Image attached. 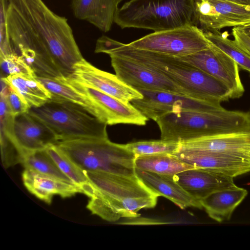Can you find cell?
<instances>
[{
	"label": "cell",
	"mask_w": 250,
	"mask_h": 250,
	"mask_svg": "<svg viewBox=\"0 0 250 250\" xmlns=\"http://www.w3.org/2000/svg\"><path fill=\"white\" fill-rule=\"evenodd\" d=\"M43 44L53 63L64 77L83 59L67 20L51 10L42 0H7Z\"/></svg>",
	"instance_id": "obj_3"
},
{
	"label": "cell",
	"mask_w": 250,
	"mask_h": 250,
	"mask_svg": "<svg viewBox=\"0 0 250 250\" xmlns=\"http://www.w3.org/2000/svg\"><path fill=\"white\" fill-rule=\"evenodd\" d=\"M36 78L51 93L52 96L79 104L97 118L95 106L83 94L56 79L41 77Z\"/></svg>",
	"instance_id": "obj_26"
},
{
	"label": "cell",
	"mask_w": 250,
	"mask_h": 250,
	"mask_svg": "<svg viewBox=\"0 0 250 250\" xmlns=\"http://www.w3.org/2000/svg\"><path fill=\"white\" fill-rule=\"evenodd\" d=\"M9 41L14 52L21 56L36 77H62L51 61L43 44L21 16L8 4L6 17Z\"/></svg>",
	"instance_id": "obj_8"
},
{
	"label": "cell",
	"mask_w": 250,
	"mask_h": 250,
	"mask_svg": "<svg viewBox=\"0 0 250 250\" xmlns=\"http://www.w3.org/2000/svg\"><path fill=\"white\" fill-rule=\"evenodd\" d=\"M232 35L236 44L250 55V37L241 27L232 29Z\"/></svg>",
	"instance_id": "obj_35"
},
{
	"label": "cell",
	"mask_w": 250,
	"mask_h": 250,
	"mask_svg": "<svg viewBox=\"0 0 250 250\" xmlns=\"http://www.w3.org/2000/svg\"><path fill=\"white\" fill-rule=\"evenodd\" d=\"M6 136L24 157L33 152L46 149L59 141L44 123L28 112L14 117L12 124L0 137Z\"/></svg>",
	"instance_id": "obj_15"
},
{
	"label": "cell",
	"mask_w": 250,
	"mask_h": 250,
	"mask_svg": "<svg viewBox=\"0 0 250 250\" xmlns=\"http://www.w3.org/2000/svg\"><path fill=\"white\" fill-rule=\"evenodd\" d=\"M135 167L141 170L171 176L194 168L173 154L163 153L137 156Z\"/></svg>",
	"instance_id": "obj_25"
},
{
	"label": "cell",
	"mask_w": 250,
	"mask_h": 250,
	"mask_svg": "<svg viewBox=\"0 0 250 250\" xmlns=\"http://www.w3.org/2000/svg\"><path fill=\"white\" fill-rule=\"evenodd\" d=\"M21 176L28 191L47 204L51 203L54 195L64 198L82 193L79 186L31 169L24 168Z\"/></svg>",
	"instance_id": "obj_21"
},
{
	"label": "cell",
	"mask_w": 250,
	"mask_h": 250,
	"mask_svg": "<svg viewBox=\"0 0 250 250\" xmlns=\"http://www.w3.org/2000/svg\"><path fill=\"white\" fill-rule=\"evenodd\" d=\"M56 79L89 99L96 109L97 118L107 125L123 124L145 125L148 120L130 103L122 102L72 77Z\"/></svg>",
	"instance_id": "obj_10"
},
{
	"label": "cell",
	"mask_w": 250,
	"mask_h": 250,
	"mask_svg": "<svg viewBox=\"0 0 250 250\" xmlns=\"http://www.w3.org/2000/svg\"><path fill=\"white\" fill-rule=\"evenodd\" d=\"M137 177L151 191L172 201L181 209H201L200 201L190 196L176 182L174 176L158 174L135 168Z\"/></svg>",
	"instance_id": "obj_20"
},
{
	"label": "cell",
	"mask_w": 250,
	"mask_h": 250,
	"mask_svg": "<svg viewBox=\"0 0 250 250\" xmlns=\"http://www.w3.org/2000/svg\"><path fill=\"white\" fill-rule=\"evenodd\" d=\"M243 30L250 37V30H244L243 29Z\"/></svg>",
	"instance_id": "obj_37"
},
{
	"label": "cell",
	"mask_w": 250,
	"mask_h": 250,
	"mask_svg": "<svg viewBox=\"0 0 250 250\" xmlns=\"http://www.w3.org/2000/svg\"><path fill=\"white\" fill-rule=\"evenodd\" d=\"M28 112L47 125L59 142L108 138L106 124L82 106L55 96Z\"/></svg>",
	"instance_id": "obj_6"
},
{
	"label": "cell",
	"mask_w": 250,
	"mask_h": 250,
	"mask_svg": "<svg viewBox=\"0 0 250 250\" xmlns=\"http://www.w3.org/2000/svg\"><path fill=\"white\" fill-rule=\"evenodd\" d=\"M128 44L137 49L177 57L208 48L210 42L201 28L190 25L154 32Z\"/></svg>",
	"instance_id": "obj_9"
},
{
	"label": "cell",
	"mask_w": 250,
	"mask_h": 250,
	"mask_svg": "<svg viewBox=\"0 0 250 250\" xmlns=\"http://www.w3.org/2000/svg\"><path fill=\"white\" fill-rule=\"evenodd\" d=\"M46 150L60 170L74 184L80 187L88 180L85 172L77 166L57 144L50 146Z\"/></svg>",
	"instance_id": "obj_29"
},
{
	"label": "cell",
	"mask_w": 250,
	"mask_h": 250,
	"mask_svg": "<svg viewBox=\"0 0 250 250\" xmlns=\"http://www.w3.org/2000/svg\"><path fill=\"white\" fill-rule=\"evenodd\" d=\"M104 53L134 60L160 72L192 98L220 103L230 98V91L223 83L177 57L137 49L116 40Z\"/></svg>",
	"instance_id": "obj_2"
},
{
	"label": "cell",
	"mask_w": 250,
	"mask_h": 250,
	"mask_svg": "<svg viewBox=\"0 0 250 250\" xmlns=\"http://www.w3.org/2000/svg\"><path fill=\"white\" fill-rule=\"evenodd\" d=\"M15 90L30 108L38 107L52 98V94L36 77L15 74L1 77Z\"/></svg>",
	"instance_id": "obj_24"
},
{
	"label": "cell",
	"mask_w": 250,
	"mask_h": 250,
	"mask_svg": "<svg viewBox=\"0 0 250 250\" xmlns=\"http://www.w3.org/2000/svg\"><path fill=\"white\" fill-rule=\"evenodd\" d=\"M21 164L24 168L72 183L60 170L46 149L36 151L25 155Z\"/></svg>",
	"instance_id": "obj_28"
},
{
	"label": "cell",
	"mask_w": 250,
	"mask_h": 250,
	"mask_svg": "<svg viewBox=\"0 0 250 250\" xmlns=\"http://www.w3.org/2000/svg\"><path fill=\"white\" fill-rule=\"evenodd\" d=\"M122 0H71V7L75 18L107 32L114 22L118 5Z\"/></svg>",
	"instance_id": "obj_22"
},
{
	"label": "cell",
	"mask_w": 250,
	"mask_h": 250,
	"mask_svg": "<svg viewBox=\"0 0 250 250\" xmlns=\"http://www.w3.org/2000/svg\"><path fill=\"white\" fill-rule=\"evenodd\" d=\"M143 98L130 103L148 119L154 121L168 112L177 111H218L225 109L221 103L193 99L186 96L160 91L138 90Z\"/></svg>",
	"instance_id": "obj_13"
},
{
	"label": "cell",
	"mask_w": 250,
	"mask_h": 250,
	"mask_svg": "<svg viewBox=\"0 0 250 250\" xmlns=\"http://www.w3.org/2000/svg\"><path fill=\"white\" fill-rule=\"evenodd\" d=\"M180 146L250 160V130L202 137L181 143Z\"/></svg>",
	"instance_id": "obj_18"
},
{
	"label": "cell",
	"mask_w": 250,
	"mask_h": 250,
	"mask_svg": "<svg viewBox=\"0 0 250 250\" xmlns=\"http://www.w3.org/2000/svg\"><path fill=\"white\" fill-rule=\"evenodd\" d=\"M109 56L116 75L133 88L169 92L191 98L188 91L160 72L128 58L112 54Z\"/></svg>",
	"instance_id": "obj_12"
},
{
	"label": "cell",
	"mask_w": 250,
	"mask_h": 250,
	"mask_svg": "<svg viewBox=\"0 0 250 250\" xmlns=\"http://www.w3.org/2000/svg\"><path fill=\"white\" fill-rule=\"evenodd\" d=\"M71 77L125 103L143 98L139 91L126 84L116 74L97 68L84 58L75 65Z\"/></svg>",
	"instance_id": "obj_16"
},
{
	"label": "cell",
	"mask_w": 250,
	"mask_h": 250,
	"mask_svg": "<svg viewBox=\"0 0 250 250\" xmlns=\"http://www.w3.org/2000/svg\"><path fill=\"white\" fill-rule=\"evenodd\" d=\"M248 194L247 190L235 186L215 191L200 202L208 215L218 222L230 219L236 207Z\"/></svg>",
	"instance_id": "obj_23"
},
{
	"label": "cell",
	"mask_w": 250,
	"mask_h": 250,
	"mask_svg": "<svg viewBox=\"0 0 250 250\" xmlns=\"http://www.w3.org/2000/svg\"><path fill=\"white\" fill-rule=\"evenodd\" d=\"M0 83V95L5 97L11 114L15 116L28 112L30 107L21 97L2 79Z\"/></svg>",
	"instance_id": "obj_32"
},
{
	"label": "cell",
	"mask_w": 250,
	"mask_h": 250,
	"mask_svg": "<svg viewBox=\"0 0 250 250\" xmlns=\"http://www.w3.org/2000/svg\"><path fill=\"white\" fill-rule=\"evenodd\" d=\"M177 58L223 83L230 92V99L243 96L245 89L237 63L211 42L208 48Z\"/></svg>",
	"instance_id": "obj_11"
},
{
	"label": "cell",
	"mask_w": 250,
	"mask_h": 250,
	"mask_svg": "<svg viewBox=\"0 0 250 250\" xmlns=\"http://www.w3.org/2000/svg\"><path fill=\"white\" fill-rule=\"evenodd\" d=\"M195 2L196 0H130L119 8L114 22L122 29L131 27L154 32L197 26Z\"/></svg>",
	"instance_id": "obj_5"
},
{
	"label": "cell",
	"mask_w": 250,
	"mask_h": 250,
	"mask_svg": "<svg viewBox=\"0 0 250 250\" xmlns=\"http://www.w3.org/2000/svg\"><path fill=\"white\" fill-rule=\"evenodd\" d=\"M173 154L193 167L205 169L233 178L250 172V160L246 158L181 146Z\"/></svg>",
	"instance_id": "obj_17"
},
{
	"label": "cell",
	"mask_w": 250,
	"mask_h": 250,
	"mask_svg": "<svg viewBox=\"0 0 250 250\" xmlns=\"http://www.w3.org/2000/svg\"></svg>",
	"instance_id": "obj_38"
},
{
	"label": "cell",
	"mask_w": 250,
	"mask_h": 250,
	"mask_svg": "<svg viewBox=\"0 0 250 250\" xmlns=\"http://www.w3.org/2000/svg\"><path fill=\"white\" fill-rule=\"evenodd\" d=\"M197 26L203 31L250 24V6L225 0H196Z\"/></svg>",
	"instance_id": "obj_14"
},
{
	"label": "cell",
	"mask_w": 250,
	"mask_h": 250,
	"mask_svg": "<svg viewBox=\"0 0 250 250\" xmlns=\"http://www.w3.org/2000/svg\"><path fill=\"white\" fill-rule=\"evenodd\" d=\"M58 146L85 172L136 176L135 155L108 138L59 142Z\"/></svg>",
	"instance_id": "obj_7"
},
{
	"label": "cell",
	"mask_w": 250,
	"mask_h": 250,
	"mask_svg": "<svg viewBox=\"0 0 250 250\" xmlns=\"http://www.w3.org/2000/svg\"><path fill=\"white\" fill-rule=\"evenodd\" d=\"M225 0L231 1V2H233L242 4V5L250 6V0Z\"/></svg>",
	"instance_id": "obj_36"
},
{
	"label": "cell",
	"mask_w": 250,
	"mask_h": 250,
	"mask_svg": "<svg viewBox=\"0 0 250 250\" xmlns=\"http://www.w3.org/2000/svg\"><path fill=\"white\" fill-rule=\"evenodd\" d=\"M174 177L186 192L200 201L215 191L236 186L232 177L200 168L185 170Z\"/></svg>",
	"instance_id": "obj_19"
},
{
	"label": "cell",
	"mask_w": 250,
	"mask_h": 250,
	"mask_svg": "<svg viewBox=\"0 0 250 250\" xmlns=\"http://www.w3.org/2000/svg\"><path fill=\"white\" fill-rule=\"evenodd\" d=\"M0 62L1 77L15 74H22L36 77L32 69L21 56L16 53L0 57Z\"/></svg>",
	"instance_id": "obj_31"
},
{
	"label": "cell",
	"mask_w": 250,
	"mask_h": 250,
	"mask_svg": "<svg viewBox=\"0 0 250 250\" xmlns=\"http://www.w3.org/2000/svg\"><path fill=\"white\" fill-rule=\"evenodd\" d=\"M161 139L180 144L217 134L250 130V112L185 110L168 112L155 121Z\"/></svg>",
	"instance_id": "obj_4"
},
{
	"label": "cell",
	"mask_w": 250,
	"mask_h": 250,
	"mask_svg": "<svg viewBox=\"0 0 250 250\" xmlns=\"http://www.w3.org/2000/svg\"><path fill=\"white\" fill-rule=\"evenodd\" d=\"M88 180L81 187L89 198L86 208L108 222L136 218L142 209L154 208L159 196L136 176L104 172H85Z\"/></svg>",
	"instance_id": "obj_1"
},
{
	"label": "cell",
	"mask_w": 250,
	"mask_h": 250,
	"mask_svg": "<svg viewBox=\"0 0 250 250\" xmlns=\"http://www.w3.org/2000/svg\"><path fill=\"white\" fill-rule=\"evenodd\" d=\"M0 1V57H2L15 53L10 43L7 31V0Z\"/></svg>",
	"instance_id": "obj_34"
},
{
	"label": "cell",
	"mask_w": 250,
	"mask_h": 250,
	"mask_svg": "<svg viewBox=\"0 0 250 250\" xmlns=\"http://www.w3.org/2000/svg\"><path fill=\"white\" fill-rule=\"evenodd\" d=\"M125 146L136 157L155 153L173 154L179 148L180 144L161 139L141 141L124 144Z\"/></svg>",
	"instance_id": "obj_30"
},
{
	"label": "cell",
	"mask_w": 250,
	"mask_h": 250,
	"mask_svg": "<svg viewBox=\"0 0 250 250\" xmlns=\"http://www.w3.org/2000/svg\"><path fill=\"white\" fill-rule=\"evenodd\" d=\"M0 152L2 164L5 168L22 164L23 160L22 154L6 136L0 137Z\"/></svg>",
	"instance_id": "obj_33"
},
{
	"label": "cell",
	"mask_w": 250,
	"mask_h": 250,
	"mask_svg": "<svg viewBox=\"0 0 250 250\" xmlns=\"http://www.w3.org/2000/svg\"><path fill=\"white\" fill-rule=\"evenodd\" d=\"M208 40L232 58L241 68L250 73V55L234 40L219 31H204Z\"/></svg>",
	"instance_id": "obj_27"
}]
</instances>
